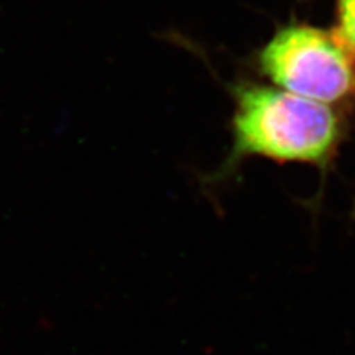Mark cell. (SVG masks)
<instances>
[{"label": "cell", "mask_w": 355, "mask_h": 355, "mask_svg": "<svg viewBox=\"0 0 355 355\" xmlns=\"http://www.w3.org/2000/svg\"><path fill=\"white\" fill-rule=\"evenodd\" d=\"M227 91L230 148L220 166L202 176V186L225 183L248 158L314 166L322 176L332 170L349 139V114L252 79L229 84Z\"/></svg>", "instance_id": "1"}, {"label": "cell", "mask_w": 355, "mask_h": 355, "mask_svg": "<svg viewBox=\"0 0 355 355\" xmlns=\"http://www.w3.org/2000/svg\"><path fill=\"white\" fill-rule=\"evenodd\" d=\"M252 66L275 87L355 112V55L332 28L298 20L279 25L254 53Z\"/></svg>", "instance_id": "2"}, {"label": "cell", "mask_w": 355, "mask_h": 355, "mask_svg": "<svg viewBox=\"0 0 355 355\" xmlns=\"http://www.w3.org/2000/svg\"><path fill=\"white\" fill-rule=\"evenodd\" d=\"M331 28L355 55V0H334V25Z\"/></svg>", "instance_id": "3"}]
</instances>
